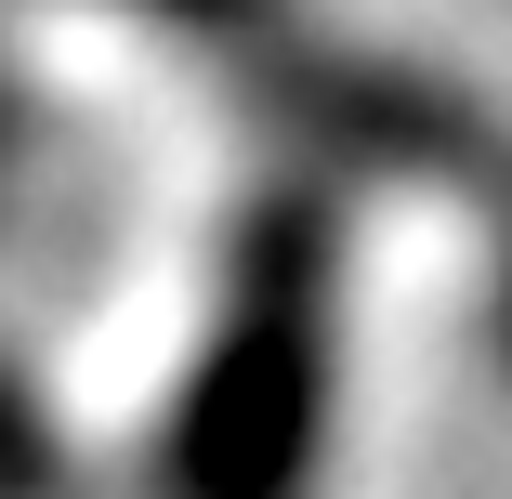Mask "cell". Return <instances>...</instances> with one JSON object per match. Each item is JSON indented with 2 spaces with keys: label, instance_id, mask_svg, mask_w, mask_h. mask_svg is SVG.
<instances>
[{
  "label": "cell",
  "instance_id": "1",
  "mask_svg": "<svg viewBox=\"0 0 512 499\" xmlns=\"http://www.w3.org/2000/svg\"><path fill=\"white\" fill-rule=\"evenodd\" d=\"M329 447V224L276 211L171 408V499H302Z\"/></svg>",
  "mask_w": 512,
  "mask_h": 499
},
{
  "label": "cell",
  "instance_id": "2",
  "mask_svg": "<svg viewBox=\"0 0 512 499\" xmlns=\"http://www.w3.org/2000/svg\"><path fill=\"white\" fill-rule=\"evenodd\" d=\"M132 14H171V27H237L250 0H132Z\"/></svg>",
  "mask_w": 512,
  "mask_h": 499
},
{
  "label": "cell",
  "instance_id": "3",
  "mask_svg": "<svg viewBox=\"0 0 512 499\" xmlns=\"http://www.w3.org/2000/svg\"><path fill=\"white\" fill-rule=\"evenodd\" d=\"M499 355H512V263H499Z\"/></svg>",
  "mask_w": 512,
  "mask_h": 499
}]
</instances>
